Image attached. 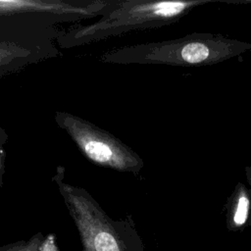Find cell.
I'll return each mask as SVG.
<instances>
[{"instance_id":"5","label":"cell","mask_w":251,"mask_h":251,"mask_svg":"<svg viewBox=\"0 0 251 251\" xmlns=\"http://www.w3.org/2000/svg\"><path fill=\"white\" fill-rule=\"evenodd\" d=\"M45 237L41 232L31 236L27 240H21L0 247V251H42Z\"/></svg>"},{"instance_id":"6","label":"cell","mask_w":251,"mask_h":251,"mask_svg":"<svg viewBox=\"0 0 251 251\" xmlns=\"http://www.w3.org/2000/svg\"><path fill=\"white\" fill-rule=\"evenodd\" d=\"M249 200L245 195H241L237 201L236 209L233 216V222L236 226H242L248 217Z\"/></svg>"},{"instance_id":"3","label":"cell","mask_w":251,"mask_h":251,"mask_svg":"<svg viewBox=\"0 0 251 251\" xmlns=\"http://www.w3.org/2000/svg\"><path fill=\"white\" fill-rule=\"evenodd\" d=\"M186 4L183 2H159L150 4L144 7L120 8L113 12L105 21L97 23L93 26L83 29V32H77L76 38L82 36H93L96 33L123 29L126 26H130L139 24L143 19L148 18L149 15L158 17H172L180 13Z\"/></svg>"},{"instance_id":"7","label":"cell","mask_w":251,"mask_h":251,"mask_svg":"<svg viewBox=\"0 0 251 251\" xmlns=\"http://www.w3.org/2000/svg\"><path fill=\"white\" fill-rule=\"evenodd\" d=\"M0 54H1V50H0Z\"/></svg>"},{"instance_id":"1","label":"cell","mask_w":251,"mask_h":251,"mask_svg":"<svg viewBox=\"0 0 251 251\" xmlns=\"http://www.w3.org/2000/svg\"><path fill=\"white\" fill-rule=\"evenodd\" d=\"M60 167L53 180L77 228L81 251H144L129 220L115 221L83 188L63 181Z\"/></svg>"},{"instance_id":"4","label":"cell","mask_w":251,"mask_h":251,"mask_svg":"<svg viewBox=\"0 0 251 251\" xmlns=\"http://www.w3.org/2000/svg\"><path fill=\"white\" fill-rule=\"evenodd\" d=\"M209 48L200 42H190L183 46L180 52V56L183 61L195 64L205 61L209 57Z\"/></svg>"},{"instance_id":"2","label":"cell","mask_w":251,"mask_h":251,"mask_svg":"<svg viewBox=\"0 0 251 251\" xmlns=\"http://www.w3.org/2000/svg\"><path fill=\"white\" fill-rule=\"evenodd\" d=\"M55 120L76 144L80 152L97 166L118 172H135L136 155L114 135L69 113L57 112Z\"/></svg>"}]
</instances>
